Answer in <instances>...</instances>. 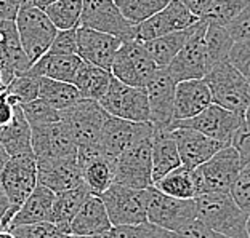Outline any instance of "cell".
<instances>
[{
	"label": "cell",
	"instance_id": "1",
	"mask_svg": "<svg viewBox=\"0 0 250 238\" xmlns=\"http://www.w3.org/2000/svg\"><path fill=\"white\" fill-rule=\"evenodd\" d=\"M196 216L221 237L247 238L244 213L229 192H207L194 197Z\"/></svg>",
	"mask_w": 250,
	"mask_h": 238
},
{
	"label": "cell",
	"instance_id": "2",
	"mask_svg": "<svg viewBox=\"0 0 250 238\" xmlns=\"http://www.w3.org/2000/svg\"><path fill=\"white\" fill-rule=\"evenodd\" d=\"M204 80L208 85L215 104L244 115L250 104V85L228 59L210 67Z\"/></svg>",
	"mask_w": 250,
	"mask_h": 238
},
{
	"label": "cell",
	"instance_id": "3",
	"mask_svg": "<svg viewBox=\"0 0 250 238\" xmlns=\"http://www.w3.org/2000/svg\"><path fill=\"white\" fill-rule=\"evenodd\" d=\"M242 166L237 150L231 144L225 146L202 165L192 168L196 197L207 192H229Z\"/></svg>",
	"mask_w": 250,
	"mask_h": 238
},
{
	"label": "cell",
	"instance_id": "4",
	"mask_svg": "<svg viewBox=\"0 0 250 238\" xmlns=\"http://www.w3.org/2000/svg\"><path fill=\"white\" fill-rule=\"evenodd\" d=\"M146 218L149 222L178 234L196 218L194 198H177L154 185L146 187Z\"/></svg>",
	"mask_w": 250,
	"mask_h": 238
},
{
	"label": "cell",
	"instance_id": "5",
	"mask_svg": "<svg viewBox=\"0 0 250 238\" xmlns=\"http://www.w3.org/2000/svg\"><path fill=\"white\" fill-rule=\"evenodd\" d=\"M21 47L29 58L31 64L48 52L56 36V26L47 13L39 7L20 8L15 18Z\"/></svg>",
	"mask_w": 250,
	"mask_h": 238
},
{
	"label": "cell",
	"instance_id": "6",
	"mask_svg": "<svg viewBox=\"0 0 250 238\" xmlns=\"http://www.w3.org/2000/svg\"><path fill=\"white\" fill-rule=\"evenodd\" d=\"M157 64L147 53L145 43L138 38L122 40L111 64V72L121 82L132 87L145 88L147 80L156 72Z\"/></svg>",
	"mask_w": 250,
	"mask_h": 238
},
{
	"label": "cell",
	"instance_id": "7",
	"mask_svg": "<svg viewBox=\"0 0 250 238\" xmlns=\"http://www.w3.org/2000/svg\"><path fill=\"white\" fill-rule=\"evenodd\" d=\"M107 112L95 99L81 98L76 104L61 110V118L67 123L77 149L98 146L100 134L107 118Z\"/></svg>",
	"mask_w": 250,
	"mask_h": 238
},
{
	"label": "cell",
	"instance_id": "8",
	"mask_svg": "<svg viewBox=\"0 0 250 238\" xmlns=\"http://www.w3.org/2000/svg\"><path fill=\"white\" fill-rule=\"evenodd\" d=\"M98 103L109 115L133 122H149V104L145 88L127 85L114 75Z\"/></svg>",
	"mask_w": 250,
	"mask_h": 238
},
{
	"label": "cell",
	"instance_id": "9",
	"mask_svg": "<svg viewBox=\"0 0 250 238\" xmlns=\"http://www.w3.org/2000/svg\"><path fill=\"white\" fill-rule=\"evenodd\" d=\"M151 146L152 136L132 144L116 157L114 183L135 189H146L152 185Z\"/></svg>",
	"mask_w": 250,
	"mask_h": 238
},
{
	"label": "cell",
	"instance_id": "10",
	"mask_svg": "<svg viewBox=\"0 0 250 238\" xmlns=\"http://www.w3.org/2000/svg\"><path fill=\"white\" fill-rule=\"evenodd\" d=\"M112 225L136 224L146 218V189H135L119 183H112L100 195Z\"/></svg>",
	"mask_w": 250,
	"mask_h": 238
},
{
	"label": "cell",
	"instance_id": "11",
	"mask_svg": "<svg viewBox=\"0 0 250 238\" xmlns=\"http://www.w3.org/2000/svg\"><path fill=\"white\" fill-rule=\"evenodd\" d=\"M79 26L112 34L121 40L135 38L136 34V24L125 18L116 0H82Z\"/></svg>",
	"mask_w": 250,
	"mask_h": 238
},
{
	"label": "cell",
	"instance_id": "12",
	"mask_svg": "<svg viewBox=\"0 0 250 238\" xmlns=\"http://www.w3.org/2000/svg\"><path fill=\"white\" fill-rule=\"evenodd\" d=\"M0 184L11 203L18 209L37 185V162L34 154L11 155L0 169Z\"/></svg>",
	"mask_w": 250,
	"mask_h": 238
},
{
	"label": "cell",
	"instance_id": "13",
	"mask_svg": "<svg viewBox=\"0 0 250 238\" xmlns=\"http://www.w3.org/2000/svg\"><path fill=\"white\" fill-rule=\"evenodd\" d=\"M242 120L244 115L212 103L194 117L185 118V120H172L168 128H192L210 136V138L221 141V143L229 144L232 133L236 131V128L239 127Z\"/></svg>",
	"mask_w": 250,
	"mask_h": 238
},
{
	"label": "cell",
	"instance_id": "14",
	"mask_svg": "<svg viewBox=\"0 0 250 238\" xmlns=\"http://www.w3.org/2000/svg\"><path fill=\"white\" fill-rule=\"evenodd\" d=\"M207 21L199 18L196 31L192 32L189 40L177 53V56L166 66L170 75L175 82L191 80V78H204L208 71L207 50L204 42V32H206Z\"/></svg>",
	"mask_w": 250,
	"mask_h": 238
},
{
	"label": "cell",
	"instance_id": "15",
	"mask_svg": "<svg viewBox=\"0 0 250 238\" xmlns=\"http://www.w3.org/2000/svg\"><path fill=\"white\" fill-rule=\"evenodd\" d=\"M152 122H133L127 118L107 115L100 134V147L106 155L116 158L127 147L154 134Z\"/></svg>",
	"mask_w": 250,
	"mask_h": 238
},
{
	"label": "cell",
	"instance_id": "16",
	"mask_svg": "<svg viewBox=\"0 0 250 238\" xmlns=\"http://www.w3.org/2000/svg\"><path fill=\"white\" fill-rule=\"evenodd\" d=\"M32 152L36 160L76 157L77 144L67 123L61 118L52 123L32 127Z\"/></svg>",
	"mask_w": 250,
	"mask_h": 238
},
{
	"label": "cell",
	"instance_id": "17",
	"mask_svg": "<svg viewBox=\"0 0 250 238\" xmlns=\"http://www.w3.org/2000/svg\"><path fill=\"white\" fill-rule=\"evenodd\" d=\"M197 16L181 0H170L161 11L136 24L135 38L141 42L151 40V38L161 37L164 34L189 27L197 22Z\"/></svg>",
	"mask_w": 250,
	"mask_h": 238
},
{
	"label": "cell",
	"instance_id": "18",
	"mask_svg": "<svg viewBox=\"0 0 250 238\" xmlns=\"http://www.w3.org/2000/svg\"><path fill=\"white\" fill-rule=\"evenodd\" d=\"M175 87L177 82L170 75L167 67H157L145 85L149 104V122L156 127H168L173 120Z\"/></svg>",
	"mask_w": 250,
	"mask_h": 238
},
{
	"label": "cell",
	"instance_id": "19",
	"mask_svg": "<svg viewBox=\"0 0 250 238\" xmlns=\"http://www.w3.org/2000/svg\"><path fill=\"white\" fill-rule=\"evenodd\" d=\"M172 134L178 147L181 165L188 168H196L202 165L210 157L217 154L220 149H223L225 146H229L192 128H172Z\"/></svg>",
	"mask_w": 250,
	"mask_h": 238
},
{
	"label": "cell",
	"instance_id": "20",
	"mask_svg": "<svg viewBox=\"0 0 250 238\" xmlns=\"http://www.w3.org/2000/svg\"><path fill=\"white\" fill-rule=\"evenodd\" d=\"M122 40L112 34H106L85 26H77V55L83 61L111 71L112 59Z\"/></svg>",
	"mask_w": 250,
	"mask_h": 238
},
{
	"label": "cell",
	"instance_id": "21",
	"mask_svg": "<svg viewBox=\"0 0 250 238\" xmlns=\"http://www.w3.org/2000/svg\"><path fill=\"white\" fill-rule=\"evenodd\" d=\"M37 162V183L48 187L55 194L67 189H72L82 184L81 165L76 157L52 158V160H36Z\"/></svg>",
	"mask_w": 250,
	"mask_h": 238
},
{
	"label": "cell",
	"instance_id": "22",
	"mask_svg": "<svg viewBox=\"0 0 250 238\" xmlns=\"http://www.w3.org/2000/svg\"><path fill=\"white\" fill-rule=\"evenodd\" d=\"M31 61L21 47L15 19L0 21V72L10 80L15 75L26 73Z\"/></svg>",
	"mask_w": 250,
	"mask_h": 238
},
{
	"label": "cell",
	"instance_id": "23",
	"mask_svg": "<svg viewBox=\"0 0 250 238\" xmlns=\"http://www.w3.org/2000/svg\"><path fill=\"white\" fill-rule=\"evenodd\" d=\"M212 93L204 78L177 82L173 103V120H185L202 112L212 104Z\"/></svg>",
	"mask_w": 250,
	"mask_h": 238
},
{
	"label": "cell",
	"instance_id": "24",
	"mask_svg": "<svg viewBox=\"0 0 250 238\" xmlns=\"http://www.w3.org/2000/svg\"><path fill=\"white\" fill-rule=\"evenodd\" d=\"M111 227L112 224L101 197L90 194L72 218L69 230L71 235L76 237H104Z\"/></svg>",
	"mask_w": 250,
	"mask_h": 238
},
{
	"label": "cell",
	"instance_id": "25",
	"mask_svg": "<svg viewBox=\"0 0 250 238\" xmlns=\"http://www.w3.org/2000/svg\"><path fill=\"white\" fill-rule=\"evenodd\" d=\"M151 158H152V184L157 179H161L164 174H167L173 168L181 165L178 147L177 143H175L172 129L168 127L154 128L152 146H151Z\"/></svg>",
	"mask_w": 250,
	"mask_h": 238
},
{
	"label": "cell",
	"instance_id": "26",
	"mask_svg": "<svg viewBox=\"0 0 250 238\" xmlns=\"http://www.w3.org/2000/svg\"><path fill=\"white\" fill-rule=\"evenodd\" d=\"M77 162L81 165L82 181L88 187L90 194L101 195L114 183L116 158L106 155L104 152H98V154L81 158Z\"/></svg>",
	"mask_w": 250,
	"mask_h": 238
},
{
	"label": "cell",
	"instance_id": "27",
	"mask_svg": "<svg viewBox=\"0 0 250 238\" xmlns=\"http://www.w3.org/2000/svg\"><path fill=\"white\" fill-rule=\"evenodd\" d=\"M53 200H55V192L50 190L48 187H45L43 184L37 183V185L34 187V190L29 194V197H27L20 205V208L16 209L8 229L15 227V225H21V224L52 220Z\"/></svg>",
	"mask_w": 250,
	"mask_h": 238
},
{
	"label": "cell",
	"instance_id": "28",
	"mask_svg": "<svg viewBox=\"0 0 250 238\" xmlns=\"http://www.w3.org/2000/svg\"><path fill=\"white\" fill-rule=\"evenodd\" d=\"M83 59L79 55H50L45 53L32 62L26 73L36 77H48L72 83Z\"/></svg>",
	"mask_w": 250,
	"mask_h": 238
},
{
	"label": "cell",
	"instance_id": "29",
	"mask_svg": "<svg viewBox=\"0 0 250 238\" xmlns=\"http://www.w3.org/2000/svg\"><path fill=\"white\" fill-rule=\"evenodd\" d=\"M0 143L7 150L8 157L34 154L32 152V128L21 110V106L15 107L13 118L0 127Z\"/></svg>",
	"mask_w": 250,
	"mask_h": 238
},
{
	"label": "cell",
	"instance_id": "30",
	"mask_svg": "<svg viewBox=\"0 0 250 238\" xmlns=\"http://www.w3.org/2000/svg\"><path fill=\"white\" fill-rule=\"evenodd\" d=\"M88 195H90V190L83 183L72 187V189L55 194L53 208H52V222L58 225V229L64 234V237L71 235V230H69L71 220L76 216L79 208L82 206V203L85 201V198Z\"/></svg>",
	"mask_w": 250,
	"mask_h": 238
},
{
	"label": "cell",
	"instance_id": "31",
	"mask_svg": "<svg viewBox=\"0 0 250 238\" xmlns=\"http://www.w3.org/2000/svg\"><path fill=\"white\" fill-rule=\"evenodd\" d=\"M196 27H197V22H194V24L189 27H185V29H181V31L164 34L161 37L151 38V40H146L143 43L147 50V53H149V56L152 58V61H154L159 67H166L168 62L177 56L180 50L185 47V43L189 40V37L192 36V32L196 31Z\"/></svg>",
	"mask_w": 250,
	"mask_h": 238
},
{
	"label": "cell",
	"instance_id": "32",
	"mask_svg": "<svg viewBox=\"0 0 250 238\" xmlns=\"http://www.w3.org/2000/svg\"><path fill=\"white\" fill-rule=\"evenodd\" d=\"M111 78V71L83 61L82 66L79 67L77 75L72 83L76 85V88L79 90L82 98L100 101V98L106 93L107 87H109Z\"/></svg>",
	"mask_w": 250,
	"mask_h": 238
},
{
	"label": "cell",
	"instance_id": "33",
	"mask_svg": "<svg viewBox=\"0 0 250 238\" xmlns=\"http://www.w3.org/2000/svg\"><path fill=\"white\" fill-rule=\"evenodd\" d=\"M39 98L58 110H64L82 98L76 85L48 77H39Z\"/></svg>",
	"mask_w": 250,
	"mask_h": 238
},
{
	"label": "cell",
	"instance_id": "34",
	"mask_svg": "<svg viewBox=\"0 0 250 238\" xmlns=\"http://www.w3.org/2000/svg\"><path fill=\"white\" fill-rule=\"evenodd\" d=\"M152 185L157 187L164 194L177 198L196 197V184L194 178H192V168H188L185 165L173 168L172 171H168L161 179H157Z\"/></svg>",
	"mask_w": 250,
	"mask_h": 238
},
{
	"label": "cell",
	"instance_id": "35",
	"mask_svg": "<svg viewBox=\"0 0 250 238\" xmlns=\"http://www.w3.org/2000/svg\"><path fill=\"white\" fill-rule=\"evenodd\" d=\"M204 42H206V50H207V62L208 69L217 62L228 59L229 50L232 47V37L229 36L226 26L220 24H212L207 22L206 32H204Z\"/></svg>",
	"mask_w": 250,
	"mask_h": 238
},
{
	"label": "cell",
	"instance_id": "36",
	"mask_svg": "<svg viewBox=\"0 0 250 238\" xmlns=\"http://www.w3.org/2000/svg\"><path fill=\"white\" fill-rule=\"evenodd\" d=\"M43 11L56 29H71L77 27L82 13V0H56L45 7Z\"/></svg>",
	"mask_w": 250,
	"mask_h": 238
},
{
	"label": "cell",
	"instance_id": "37",
	"mask_svg": "<svg viewBox=\"0 0 250 238\" xmlns=\"http://www.w3.org/2000/svg\"><path fill=\"white\" fill-rule=\"evenodd\" d=\"M175 234L167 229L161 227L149 222V220H143V222L136 224H122V225H112V227L106 232L104 237H116V238H159V237H173ZM177 237V235H175Z\"/></svg>",
	"mask_w": 250,
	"mask_h": 238
},
{
	"label": "cell",
	"instance_id": "38",
	"mask_svg": "<svg viewBox=\"0 0 250 238\" xmlns=\"http://www.w3.org/2000/svg\"><path fill=\"white\" fill-rule=\"evenodd\" d=\"M170 0H116L124 16L133 24L147 19L157 11H161Z\"/></svg>",
	"mask_w": 250,
	"mask_h": 238
},
{
	"label": "cell",
	"instance_id": "39",
	"mask_svg": "<svg viewBox=\"0 0 250 238\" xmlns=\"http://www.w3.org/2000/svg\"><path fill=\"white\" fill-rule=\"evenodd\" d=\"M5 93L13 104H24L29 101L39 98V77L29 75V73H21L15 75L8 83Z\"/></svg>",
	"mask_w": 250,
	"mask_h": 238
},
{
	"label": "cell",
	"instance_id": "40",
	"mask_svg": "<svg viewBox=\"0 0 250 238\" xmlns=\"http://www.w3.org/2000/svg\"><path fill=\"white\" fill-rule=\"evenodd\" d=\"M250 3V0H213L212 5L202 16V19L212 24L226 26Z\"/></svg>",
	"mask_w": 250,
	"mask_h": 238
},
{
	"label": "cell",
	"instance_id": "41",
	"mask_svg": "<svg viewBox=\"0 0 250 238\" xmlns=\"http://www.w3.org/2000/svg\"><path fill=\"white\" fill-rule=\"evenodd\" d=\"M21 110H22V114H24L26 120L29 122L31 128L39 127V125L61 120V110L55 109V107H52L48 103H45L41 98H36L29 101V103L21 104Z\"/></svg>",
	"mask_w": 250,
	"mask_h": 238
},
{
	"label": "cell",
	"instance_id": "42",
	"mask_svg": "<svg viewBox=\"0 0 250 238\" xmlns=\"http://www.w3.org/2000/svg\"><path fill=\"white\" fill-rule=\"evenodd\" d=\"M7 235L16 238H50V237H64L58 229V225L52 220H41V222L21 224L8 229Z\"/></svg>",
	"mask_w": 250,
	"mask_h": 238
},
{
	"label": "cell",
	"instance_id": "43",
	"mask_svg": "<svg viewBox=\"0 0 250 238\" xmlns=\"http://www.w3.org/2000/svg\"><path fill=\"white\" fill-rule=\"evenodd\" d=\"M231 197L244 213H250V165H244L229 189Z\"/></svg>",
	"mask_w": 250,
	"mask_h": 238
},
{
	"label": "cell",
	"instance_id": "44",
	"mask_svg": "<svg viewBox=\"0 0 250 238\" xmlns=\"http://www.w3.org/2000/svg\"><path fill=\"white\" fill-rule=\"evenodd\" d=\"M50 55H77V27L58 29L50 45Z\"/></svg>",
	"mask_w": 250,
	"mask_h": 238
},
{
	"label": "cell",
	"instance_id": "45",
	"mask_svg": "<svg viewBox=\"0 0 250 238\" xmlns=\"http://www.w3.org/2000/svg\"><path fill=\"white\" fill-rule=\"evenodd\" d=\"M228 61L239 71L250 85V40L234 42L229 50Z\"/></svg>",
	"mask_w": 250,
	"mask_h": 238
},
{
	"label": "cell",
	"instance_id": "46",
	"mask_svg": "<svg viewBox=\"0 0 250 238\" xmlns=\"http://www.w3.org/2000/svg\"><path fill=\"white\" fill-rule=\"evenodd\" d=\"M226 29L234 42L250 40V3L226 24Z\"/></svg>",
	"mask_w": 250,
	"mask_h": 238
},
{
	"label": "cell",
	"instance_id": "47",
	"mask_svg": "<svg viewBox=\"0 0 250 238\" xmlns=\"http://www.w3.org/2000/svg\"><path fill=\"white\" fill-rule=\"evenodd\" d=\"M229 144L237 150L242 165H250V125L242 120L236 131L232 133Z\"/></svg>",
	"mask_w": 250,
	"mask_h": 238
},
{
	"label": "cell",
	"instance_id": "48",
	"mask_svg": "<svg viewBox=\"0 0 250 238\" xmlns=\"http://www.w3.org/2000/svg\"><path fill=\"white\" fill-rule=\"evenodd\" d=\"M178 237H194V238H197V237H208V238H212V237H221V235L217 234L215 230H212L206 222H202V220L196 216L183 230L180 232Z\"/></svg>",
	"mask_w": 250,
	"mask_h": 238
},
{
	"label": "cell",
	"instance_id": "49",
	"mask_svg": "<svg viewBox=\"0 0 250 238\" xmlns=\"http://www.w3.org/2000/svg\"><path fill=\"white\" fill-rule=\"evenodd\" d=\"M15 209L11 208V203L5 194L2 184H0V235H5L10 227L11 219L15 216Z\"/></svg>",
	"mask_w": 250,
	"mask_h": 238
},
{
	"label": "cell",
	"instance_id": "50",
	"mask_svg": "<svg viewBox=\"0 0 250 238\" xmlns=\"http://www.w3.org/2000/svg\"><path fill=\"white\" fill-rule=\"evenodd\" d=\"M18 104H13L10 101V98L7 96V93H2L0 94V127L7 125L11 118H13L15 114V107Z\"/></svg>",
	"mask_w": 250,
	"mask_h": 238
},
{
	"label": "cell",
	"instance_id": "51",
	"mask_svg": "<svg viewBox=\"0 0 250 238\" xmlns=\"http://www.w3.org/2000/svg\"><path fill=\"white\" fill-rule=\"evenodd\" d=\"M20 11L18 0H0V21L15 19Z\"/></svg>",
	"mask_w": 250,
	"mask_h": 238
},
{
	"label": "cell",
	"instance_id": "52",
	"mask_svg": "<svg viewBox=\"0 0 250 238\" xmlns=\"http://www.w3.org/2000/svg\"><path fill=\"white\" fill-rule=\"evenodd\" d=\"M188 8H189L192 13H194L197 18H202L206 15V11L208 10V7L212 5L213 0H181Z\"/></svg>",
	"mask_w": 250,
	"mask_h": 238
},
{
	"label": "cell",
	"instance_id": "53",
	"mask_svg": "<svg viewBox=\"0 0 250 238\" xmlns=\"http://www.w3.org/2000/svg\"><path fill=\"white\" fill-rule=\"evenodd\" d=\"M11 80L8 77H5L2 72H0V94H2L5 90H7V87H8V83H10Z\"/></svg>",
	"mask_w": 250,
	"mask_h": 238
},
{
	"label": "cell",
	"instance_id": "54",
	"mask_svg": "<svg viewBox=\"0 0 250 238\" xmlns=\"http://www.w3.org/2000/svg\"><path fill=\"white\" fill-rule=\"evenodd\" d=\"M20 8H29V7H37V0H18Z\"/></svg>",
	"mask_w": 250,
	"mask_h": 238
},
{
	"label": "cell",
	"instance_id": "55",
	"mask_svg": "<svg viewBox=\"0 0 250 238\" xmlns=\"http://www.w3.org/2000/svg\"><path fill=\"white\" fill-rule=\"evenodd\" d=\"M7 160H8V154H7V150L3 149L2 143H0V169H2V166L5 165V162Z\"/></svg>",
	"mask_w": 250,
	"mask_h": 238
},
{
	"label": "cell",
	"instance_id": "56",
	"mask_svg": "<svg viewBox=\"0 0 250 238\" xmlns=\"http://www.w3.org/2000/svg\"><path fill=\"white\" fill-rule=\"evenodd\" d=\"M53 2H56V0H37V7L43 10L45 7H48V5Z\"/></svg>",
	"mask_w": 250,
	"mask_h": 238
},
{
	"label": "cell",
	"instance_id": "57",
	"mask_svg": "<svg viewBox=\"0 0 250 238\" xmlns=\"http://www.w3.org/2000/svg\"><path fill=\"white\" fill-rule=\"evenodd\" d=\"M244 122H246L247 125H250V104L247 106L246 112H244Z\"/></svg>",
	"mask_w": 250,
	"mask_h": 238
},
{
	"label": "cell",
	"instance_id": "58",
	"mask_svg": "<svg viewBox=\"0 0 250 238\" xmlns=\"http://www.w3.org/2000/svg\"><path fill=\"white\" fill-rule=\"evenodd\" d=\"M246 230H247V237L250 238V213L247 214V220H246Z\"/></svg>",
	"mask_w": 250,
	"mask_h": 238
}]
</instances>
